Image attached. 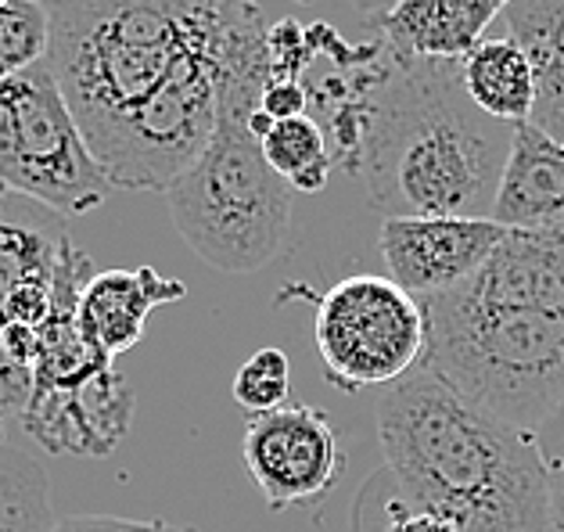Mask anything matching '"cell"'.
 Returning <instances> with one entry per match:
<instances>
[{
  "mask_svg": "<svg viewBox=\"0 0 564 532\" xmlns=\"http://www.w3.org/2000/svg\"><path fill=\"white\" fill-rule=\"evenodd\" d=\"M249 0H47V65L108 184L170 191L213 138Z\"/></svg>",
  "mask_w": 564,
  "mask_h": 532,
  "instance_id": "6da1fadb",
  "label": "cell"
},
{
  "mask_svg": "<svg viewBox=\"0 0 564 532\" xmlns=\"http://www.w3.org/2000/svg\"><path fill=\"white\" fill-rule=\"evenodd\" d=\"M421 306L424 371L507 425L540 432L564 400V220L507 230L478 274Z\"/></svg>",
  "mask_w": 564,
  "mask_h": 532,
  "instance_id": "7a4b0ae2",
  "label": "cell"
},
{
  "mask_svg": "<svg viewBox=\"0 0 564 532\" xmlns=\"http://www.w3.org/2000/svg\"><path fill=\"white\" fill-rule=\"evenodd\" d=\"M378 443L414 511L457 532H557L532 432L467 403L432 371H410L378 403Z\"/></svg>",
  "mask_w": 564,
  "mask_h": 532,
  "instance_id": "3957f363",
  "label": "cell"
},
{
  "mask_svg": "<svg viewBox=\"0 0 564 532\" xmlns=\"http://www.w3.org/2000/svg\"><path fill=\"white\" fill-rule=\"evenodd\" d=\"M514 127L467 98L460 62L392 54L364 133L356 181L392 216L489 220Z\"/></svg>",
  "mask_w": 564,
  "mask_h": 532,
  "instance_id": "277c9868",
  "label": "cell"
},
{
  "mask_svg": "<svg viewBox=\"0 0 564 532\" xmlns=\"http://www.w3.org/2000/svg\"><path fill=\"white\" fill-rule=\"evenodd\" d=\"M267 30L259 8L230 25L213 138L166 191L173 227L187 249L227 274L270 267L292 235V187L270 170L249 127L273 76Z\"/></svg>",
  "mask_w": 564,
  "mask_h": 532,
  "instance_id": "5b68a950",
  "label": "cell"
},
{
  "mask_svg": "<svg viewBox=\"0 0 564 532\" xmlns=\"http://www.w3.org/2000/svg\"><path fill=\"white\" fill-rule=\"evenodd\" d=\"M0 176L11 195L58 216L94 213L112 191L47 58L0 84Z\"/></svg>",
  "mask_w": 564,
  "mask_h": 532,
  "instance_id": "8992f818",
  "label": "cell"
},
{
  "mask_svg": "<svg viewBox=\"0 0 564 532\" xmlns=\"http://www.w3.org/2000/svg\"><path fill=\"white\" fill-rule=\"evenodd\" d=\"M313 346L324 378L341 392L395 386L417 371L429 346L421 298L384 274H356L316 298Z\"/></svg>",
  "mask_w": 564,
  "mask_h": 532,
  "instance_id": "52a82bcc",
  "label": "cell"
},
{
  "mask_svg": "<svg viewBox=\"0 0 564 532\" xmlns=\"http://www.w3.org/2000/svg\"><path fill=\"white\" fill-rule=\"evenodd\" d=\"M62 238L58 213L22 195H0V421L30 403L33 371L11 357L8 332H36L47 321Z\"/></svg>",
  "mask_w": 564,
  "mask_h": 532,
  "instance_id": "ba28073f",
  "label": "cell"
},
{
  "mask_svg": "<svg viewBox=\"0 0 564 532\" xmlns=\"http://www.w3.org/2000/svg\"><path fill=\"white\" fill-rule=\"evenodd\" d=\"M241 457L270 511L321 500L335 486L341 460H346L332 417L310 403H292L249 417Z\"/></svg>",
  "mask_w": 564,
  "mask_h": 532,
  "instance_id": "9c48e42d",
  "label": "cell"
},
{
  "mask_svg": "<svg viewBox=\"0 0 564 532\" xmlns=\"http://www.w3.org/2000/svg\"><path fill=\"white\" fill-rule=\"evenodd\" d=\"M507 230L464 216H392L381 220L378 249L389 278L414 298L464 284L500 249Z\"/></svg>",
  "mask_w": 564,
  "mask_h": 532,
  "instance_id": "30bf717a",
  "label": "cell"
},
{
  "mask_svg": "<svg viewBox=\"0 0 564 532\" xmlns=\"http://www.w3.org/2000/svg\"><path fill=\"white\" fill-rule=\"evenodd\" d=\"M133 417V389L116 367L76 392L30 395L19 414L22 432L47 449L68 457H105L122 443Z\"/></svg>",
  "mask_w": 564,
  "mask_h": 532,
  "instance_id": "8fae6325",
  "label": "cell"
},
{
  "mask_svg": "<svg viewBox=\"0 0 564 532\" xmlns=\"http://www.w3.org/2000/svg\"><path fill=\"white\" fill-rule=\"evenodd\" d=\"M511 0H403L375 22V33L399 58L464 62Z\"/></svg>",
  "mask_w": 564,
  "mask_h": 532,
  "instance_id": "7c38bea8",
  "label": "cell"
},
{
  "mask_svg": "<svg viewBox=\"0 0 564 532\" xmlns=\"http://www.w3.org/2000/svg\"><path fill=\"white\" fill-rule=\"evenodd\" d=\"M184 295L187 284L162 278L155 267L98 270L79 295V327L108 360H116L144 338L151 310L181 303Z\"/></svg>",
  "mask_w": 564,
  "mask_h": 532,
  "instance_id": "4fadbf2b",
  "label": "cell"
},
{
  "mask_svg": "<svg viewBox=\"0 0 564 532\" xmlns=\"http://www.w3.org/2000/svg\"><path fill=\"white\" fill-rule=\"evenodd\" d=\"M503 230H529L564 220V141L535 122H518L511 155L489 213Z\"/></svg>",
  "mask_w": 564,
  "mask_h": 532,
  "instance_id": "5bb4252c",
  "label": "cell"
},
{
  "mask_svg": "<svg viewBox=\"0 0 564 532\" xmlns=\"http://www.w3.org/2000/svg\"><path fill=\"white\" fill-rule=\"evenodd\" d=\"M503 33L518 40L535 73L532 122L564 141V0H511Z\"/></svg>",
  "mask_w": 564,
  "mask_h": 532,
  "instance_id": "9a60e30c",
  "label": "cell"
},
{
  "mask_svg": "<svg viewBox=\"0 0 564 532\" xmlns=\"http://www.w3.org/2000/svg\"><path fill=\"white\" fill-rule=\"evenodd\" d=\"M464 90L481 112L500 122H529L535 108V73L529 54L507 33H489L460 62Z\"/></svg>",
  "mask_w": 564,
  "mask_h": 532,
  "instance_id": "2e32d148",
  "label": "cell"
},
{
  "mask_svg": "<svg viewBox=\"0 0 564 532\" xmlns=\"http://www.w3.org/2000/svg\"><path fill=\"white\" fill-rule=\"evenodd\" d=\"M259 148H263V159L270 162V170L292 191H302V195L324 191L327 176L335 173L332 148H327L321 122L313 116L273 122L263 133V141H259Z\"/></svg>",
  "mask_w": 564,
  "mask_h": 532,
  "instance_id": "e0dca14e",
  "label": "cell"
},
{
  "mask_svg": "<svg viewBox=\"0 0 564 532\" xmlns=\"http://www.w3.org/2000/svg\"><path fill=\"white\" fill-rule=\"evenodd\" d=\"M54 525L44 464L0 443V532H54Z\"/></svg>",
  "mask_w": 564,
  "mask_h": 532,
  "instance_id": "ac0fdd59",
  "label": "cell"
},
{
  "mask_svg": "<svg viewBox=\"0 0 564 532\" xmlns=\"http://www.w3.org/2000/svg\"><path fill=\"white\" fill-rule=\"evenodd\" d=\"M51 47V11L40 0H8L0 8V84L36 62L47 58Z\"/></svg>",
  "mask_w": 564,
  "mask_h": 532,
  "instance_id": "d6986e66",
  "label": "cell"
},
{
  "mask_svg": "<svg viewBox=\"0 0 564 532\" xmlns=\"http://www.w3.org/2000/svg\"><path fill=\"white\" fill-rule=\"evenodd\" d=\"M288 392H292V360L278 346L256 349L230 381L234 403L252 417L288 406Z\"/></svg>",
  "mask_w": 564,
  "mask_h": 532,
  "instance_id": "ffe728a7",
  "label": "cell"
},
{
  "mask_svg": "<svg viewBox=\"0 0 564 532\" xmlns=\"http://www.w3.org/2000/svg\"><path fill=\"white\" fill-rule=\"evenodd\" d=\"M535 443H540V454L550 475V503H554V529L564 532V400L554 414H550L546 425L535 432Z\"/></svg>",
  "mask_w": 564,
  "mask_h": 532,
  "instance_id": "44dd1931",
  "label": "cell"
},
{
  "mask_svg": "<svg viewBox=\"0 0 564 532\" xmlns=\"http://www.w3.org/2000/svg\"><path fill=\"white\" fill-rule=\"evenodd\" d=\"M259 112L267 119L281 122V119H295V116H310V94L299 79L288 76H273L263 87V98H259Z\"/></svg>",
  "mask_w": 564,
  "mask_h": 532,
  "instance_id": "7402d4cb",
  "label": "cell"
},
{
  "mask_svg": "<svg viewBox=\"0 0 564 532\" xmlns=\"http://www.w3.org/2000/svg\"><path fill=\"white\" fill-rule=\"evenodd\" d=\"M54 532H181L162 522H130V518H108V514H90V518H65L54 525Z\"/></svg>",
  "mask_w": 564,
  "mask_h": 532,
  "instance_id": "603a6c76",
  "label": "cell"
},
{
  "mask_svg": "<svg viewBox=\"0 0 564 532\" xmlns=\"http://www.w3.org/2000/svg\"><path fill=\"white\" fill-rule=\"evenodd\" d=\"M384 532H457L449 522L435 514H424V511H410L403 518H395V522L384 529Z\"/></svg>",
  "mask_w": 564,
  "mask_h": 532,
  "instance_id": "cb8c5ba5",
  "label": "cell"
},
{
  "mask_svg": "<svg viewBox=\"0 0 564 532\" xmlns=\"http://www.w3.org/2000/svg\"><path fill=\"white\" fill-rule=\"evenodd\" d=\"M349 4H352L356 11H360V15H364L370 25H375L378 19L389 15V11H392L395 4H403V0H349Z\"/></svg>",
  "mask_w": 564,
  "mask_h": 532,
  "instance_id": "d4e9b609",
  "label": "cell"
},
{
  "mask_svg": "<svg viewBox=\"0 0 564 532\" xmlns=\"http://www.w3.org/2000/svg\"><path fill=\"white\" fill-rule=\"evenodd\" d=\"M0 443H4V421H0Z\"/></svg>",
  "mask_w": 564,
  "mask_h": 532,
  "instance_id": "484cf974",
  "label": "cell"
},
{
  "mask_svg": "<svg viewBox=\"0 0 564 532\" xmlns=\"http://www.w3.org/2000/svg\"><path fill=\"white\" fill-rule=\"evenodd\" d=\"M4 4H8V0H0V8H4Z\"/></svg>",
  "mask_w": 564,
  "mask_h": 532,
  "instance_id": "4316f807",
  "label": "cell"
},
{
  "mask_svg": "<svg viewBox=\"0 0 564 532\" xmlns=\"http://www.w3.org/2000/svg\"><path fill=\"white\" fill-rule=\"evenodd\" d=\"M40 4H47V0H40Z\"/></svg>",
  "mask_w": 564,
  "mask_h": 532,
  "instance_id": "83f0119b",
  "label": "cell"
}]
</instances>
